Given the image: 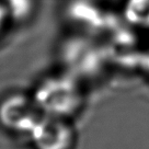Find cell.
I'll return each mask as SVG.
<instances>
[{
  "label": "cell",
  "mask_w": 149,
  "mask_h": 149,
  "mask_svg": "<svg viewBox=\"0 0 149 149\" xmlns=\"http://www.w3.org/2000/svg\"><path fill=\"white\" fill-rule=\"evenodd\" d=\"M43 115L71 120L84 104V93L78 78L68 72L44 77L31 93Z\"/></svg>",
  "instance_id": "1"
},
{
  "label": "cell",
  "mask_w": 149,
  "mask_h": 149,
  "mask_svg": "<svg viewBox=\"0 0 149 149\" xmlns=\"http://www.w3.org/2000/svg\"><path fill=\"white\" fill-rule=\"evenodd\" d=\"M42 117L32 94L12 92L0 100V126L10 134L29 137Z\"/></svg>",
  "instance_id": "2"
},
{
  "label": "cell",
  "mask_w": 149,
  "mask_h": 149,
  "mask_svg": "<svg viewBox=\"0 0 149 149\" xmlns=\"http://www.w3.org/2000/svg\"><path fill=\"white\" fill-rule=\"evenodd\" d=\"M28 138L34 149H72L77 134L71 120L43 115Z\"/></svg>",
  "instance_id": "3"
},
{
  "label": "cell",
  "mask_w": 149,
  "mask_h": 149,
  "mask_svg": "<svg viewBox=\"0 0 149 149\" xmlns=\"http://www.w3.org/2000/svg\"><path fill=\"white\" fill-rule=\"evenodd\" d=\"M8 10L11 22H25L36 9V0H2Z\"/></svg>",
  "instance_id": "4"
},
{
  "label": "cell",
  "mask_w": 149,
  "mask_h": 149,
  "mask_svg": "<svg viewBox=\"0 0 149 149\" xmlns=\"http://www.w3.org/2000/svg\"><path fill=\"white\" fill-rule=\"evenodd\" d=\"M11 23L12 22H11L10 15L8 13V10L6 8L3 1L0 0V35H2L6 32V30Z\"/></svg>",
  "instance_id": "5"
}]
</instances>
